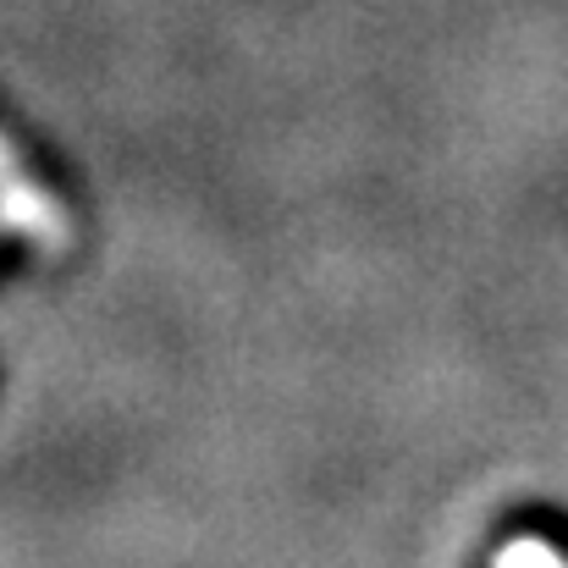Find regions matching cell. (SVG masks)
I'll list each match as a JSON object with an SVG mask.
<instances>
[{"mask_svg":"<svg viewBox=\"0 0 568 568\" xmlns=\"http://www.w3.org/2000/svg\"><path fill=\"white\" fill-rule=\"evenodd\" d=\"M0 215H6L17 232H28L33 243H44V248L67 243V215H61V204L17 166V155H11L6 139H0Z\"/></svg>","mask_w":568,"mask_h":568,"instance_id":"cell-1","label":"cell"},{"mask_svg":"<svg viewBox=\"0 0 568 568\" xmlns=\"http://www.w3.org/2000/svg\"><path fill=\"white\" fill-rule=\"evenodd\" d=\"M497 568H568V558L558 552V547L536 541V536H519V541L497 558Z\"/></svg>","mask_w":568,"mask_h":568,"instance_id":"cell-2","label":"cell"}]
</instances>
